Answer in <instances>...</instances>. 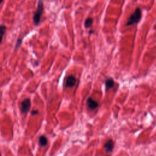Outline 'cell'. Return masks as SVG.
Wrapping results in <instances>:
<instances>
[{
	"instance_id": "cell-5",
	"label": "cell",
	"mask_w": 156,
	"mask_h": 156,
	"mask_svg": "<svg viewBox=\"0 0 156 156\" xmlns=\"http://www.w3.org/2000/svg\"><path fill=\"white\" fill-rule=\"evenodd\" d=\"M87 105L90 110H95L99 106L98 102L91 97H89L87 100Z\"/></svg>"
},
{
	"instance_id": "cell-11",
	"label": "cell",
	"mask_w": 156,
	"mask_h": 156,
	"mask_svg": "<svg viewBox=\"0 0 156 156\" xmlns=\"http://www.w3.org/2000/svg\"><path fill=\"white\" fill-rule=\"evenodd\" d=\"M21 42H22V39L19 38L18 40H17V42H16V46H15V48H19L20 46L21 45Z\"/></svg>"
},
{
	"instance_id": "cell-4",
	"label": "cell",
	"mask_w": 156,
	"mask_h": 156,
	"mask_svg": "<svg viewBox=\"0 0 156 156\" xmlns=\"http://www.w3.org/2000/svg\"><path fill=\"white\" fill-rule=\"evenodd\" d=\"M76 81L77 79L73 75H69L66 78L65 87L67 88H71L76 84Z\"/></svg>"
},
{
	"instance_id": "cell-6",
	"label": "cell",
	"mask_w": 156,
	"mask_h": 156,
	"mask_svg": "<svg viewBox=\"0 0 156 156\" xmlns=\"http://www.w3.org/2000/svg\"><path fill=\"white\" fill-rule=\"evenodd\" d=\"M114 143L112 140H107L104 144V148L107 153H111L113 149Z\"/></svg>"
},
{
	"instance_id": "cell-14",
	"label": "cell",
	"mask_w": 156,
	"mask_h": 156,
	"mask_svg": "<svg viewBox=\"0 0 156 156\" xmlns=\"http://www.w3.org/2000/svg\"><path fill=\"white\" fill-rule=\"evenodd\" d=\"M0 156H1V154H0Z\"/></svg>"
},
{
	"instance_id": "cell-13",
	"label": "cell",
	"mask_w": 156,
	"mask_h": 156,
	"mask_svg": "<svg viewBox=\"0 0 156 156\" xmlns=\"http://www.w3.org/2000/svg\"><path fill=\"white\" fill-rule=\"evenodd\" d=\"M2 3H3V1H0V4Z\"/></svg>"
},
{
	"instance_id": "cell-2",
	"label": "cell",
	"mask_w": 156,
	"mask_h": 156,
	"mask_svg": "<svg viewBox=\"0 0 156 156\" xmlns=\"http://www.w3.org/2000/svg\"><path fill=\"white\" fill-rule=\"evenodd\" d=\"M44 9V4L42 1H39L38 2L37 8L36 10L35 13L34 14L33 16V21L34 23L36 26H37L40 21V19H41L42 15Z\"/></svg>"
},
{
	"instance_id": "cell-7",
	"label": "cell",
	"mask_w": 156,
	"mask_h": 156,
	"mask_svg": "<svg viewBox=\"0 0 156 156\" xmlns=\"http://www.w3.org/2000/svg\"><path fill=\"white\" fill-rule=\"evenodd\" d=\"M114 80L112 78H107L105 80V85L106 89H109L112 88L114 86Z\"/></svg>"
},
{
	"instance_id": "cell-8",
	"label": "cell",
	"mask_w": 156,
	"mask_h": 156,
	"mask_svg": "<svg viewBox=\"0 0 156 156\" xmlns=\"http://www.w3.org/2000/svg\"><path fill=\"white\" fill-rule=\"evenodd\" d=\"M38 142H39V144L40 146H45L47 145L48 143L47 138L45 135H41L39 137Z\"/></svg>"
},
{
	"instance_id": "cell-10",
	"label": "cell",
	"mask_w": 156,
	"mask_h": 156,
	"mask_svg": "<svg viewBox=\"0 0 156 156\" xmlns=\"http://www.w3.org/2000/svg\"><path fill=\"white\" fill-rule=\"evenodd\" d=\"M93 19L91 18V17H89V18L87 19L85 21L84 23V26L85 28H89L91 26V25L93 24Z\"/></svg>"
},
{
	"instance_id": "cell-1",
	"label": "cell",
	"mask_w": 156,
	"mask_h": 156,
	"mask_svg": "<svg viewBox=\"0 0 156 156\" xmlns=\"http://www.w3.org/2000/svg\"><path fill=\"white\" fill-rule=\"evenodd\" d=\"M141 18H142V10L140 8H137L135 9L134 12L130 15L128 21L126 23V26H128L137 23L140 21Z\"/></svg>"
},
{
	"instance_id": "cell-9",
	"label": "cell",
	"mask_w": 156,
	"mask_h": 156,
	"mask_svg": "<svg viewBox=\"0 0 156 156\" xmlns=\"http://www.w3.org/2000/svg\"><path fill=\"white\" fill-rule=\"evenodd\" d=\"M5 31H6V26L4 25H0V44L3 41V38Z\"/></svg>"
},
{
	"instance_id": "cell-12",
	"label": "cell",
	"mask_w": 156,
	"mask_h": 156,
	"mask_svg": "<svg viewBox=\"0 0 156 156\" xmlns=\"http://www.w3.org/2000/svg\"><path fill=\"white\" fill-rule=\"evenodd\" d=\"M38 111H37V110H35V111H34H34H32V112H31V113H32V115H37V114H38Z\"/></svg>"
},
{
	"instance_id": "cell-3",
	"label": "cell",
	"mask_w": 156,
	"mask_h": 156,
	"mask_svg": "<svg viewBox=\"0 0 156 156\" xmlns=\"http://www.w3.org/2000/svg\"><path fill=\"white\" fill-rule=\"evenodd\" d=\"M31 106V102L30 98H26L21 103L20 110L22 113H27Z\"/></svg>"
}]
</instances>
